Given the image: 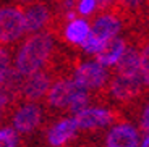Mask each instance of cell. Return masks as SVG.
Here are the masks:
<instances>
[{
	"label": "cell",
	"instance_id": "4fadbf2b",
	"mask_svg": "<svg viewBox=\"0 0 149 147\" xmlns=\"http://www.w3.org/2000/svg\"><path fill=\"white\" fill-rule=\"evenodd\" d=\"M115 74L122 78H141V50L136 45H128L122 58L115 65Z\"/></svg>",
	"mask_w": 149,
	"mask_h": 147
},
{
	"label": "cell",
	"instance_id": "e0dca14e",
	"mask_svg": "<svg viewBox=\"0 0 149 147\" xmlns=\"http://www.w3.org/2000/svg\"><path fill=\"white\" fill-rule=\"evenodd\" d=\"M18 146V134L13 128L0 129V147H16Z\"/></svg>",
	"mask_w": 149,
	"mask_h": 147
},
{
	"label": "cell",
	"instance_id": "7402d4cb",
	"mask_svg": "<svg viewBox=\"0 0 149 147\" xmlns=\"http://www.w3.org/2000/svg\"><path fill=\"white\" fill-rule=\"evenodd\" d=\"M117 0H96V3H97V10H101V11H107L110 7H113L115 5Z\"/></svg>",
	"mask_w": 149,
	"mask_h": 147
},
{
	"label": "cell",
	"instance_id": "484cf974",
	"mask_svg": "<svg viewBox=\"0 0 149 147\" xmlns=\"http://www.w3.org/2000/svg\"><path fill=\"white\" fill-rule=\"evenodd\" d=\"M5 110H7V108L0 105V121H2V118H3V113H5Z\"/></svg>",
	"mask_w": 149,
	"mask_h": 147
},
{
	"label": "cell",
	"instance_id": "6da1fadb",
	"mask_svg": "<svg viewBox=\"0 0 149 147\" xmlns=\"http://www.w3.org/2000/svg\"><path fill=\"white\" fill-rule=\"evenodd\" d=\"M54 53H55V41L52 33L44 31L33 34L23 42L21 49L16 53L15 68L23 76L34 74L52 62Z\"/></svg>",
	"mask_w": 149,
	"mask_h": 147
},
{
	"label": "cell",
	"instance_id": "7c38bea8",
	"mask_svg": "<svg viewBox=\"0 0 149 147\" xmlns=\"http://www.w3.org/2000/svg\"><path fill=\"white\" fill-rule=\"evenodd\" d=\"M78 132L74 118H62L47 129V142L50 147H63Z\"/></svg>",
	"mask_w": 149,
	"mask_h": 147
},
{
	"label": "cell",
	"instance_id": "d6986e66",
	"mask_svg": "<svg viewBox=\"0 0 149 147\" xmlns=\"http://www.w3.org/2000/svg\"><path fill=\"white\" fill-rule=\"evenodd\" d=\"M11 70V58L10 53L5 47H0V81L7 76V73Z\"/></svg>",
	"mask_w": 149,
	"mask_h": 147
},
{
	"label": "cell",
	"instance_id": "5bb4252c",
	"mask_svg": "<svg viewBox=\"0 0 149 147\" xmlns=\"http://www.w3.org/2000/svg\"><path fill=\"white\" fill-rule=\"evenodd\" d=\"M127 47H128V44L125 39H122V37H113V39L105 42L101 50L94 55V62H97L99 65L105 66V68L107 66H115L117 62L125 53Z\"/></svg>",
	"mask_w": 149,
	"mask_h": 147
},
{
	"label": "cell",
	"instance_id": "30bf717a",
	"mask_svg": "<svg viewBox=\"0 0 149 147\" xmlns=\"http://www.w3.org/2000/svg\"><path fill=\"white\" fill-rule=\"evenodd\" d=\"M120 31H122V19L113 11H110V13H104V15L94 18L89 34L93 37H96L99 42L105 44L113 37H118Z\"/></svg>",
	"mask_w": 149,
	"mask_h": 147
},
{
	"label": "cell",
	"instance_id": "3957f363",
	"mask_svg": "<svg viewBox=\"0 0 149 147\" xmlns=\"http://www.w3.org/2000/svg\"><path fill=\"white\" fill-rule=\"evenodd\" d=\"M79 91L81 87L74 83L73 78H58L45 96L44 103L50 112H68V107Z\"/></svg>",
	"mask_w": 149,
	"mask_h": 147
},
{
	"label": "cell",
	"instance_id": "5b68a950",
	"mask_svg": "<svg viewBox=\"0 0 149 147\" xmlns=\"http://www.w3.org/2000/svg\"><path fill=\"white\" fill-rule=\"evenodd\" d=\"M146 84L143 83V78H122V76H113L109 79V84L105 87L107 94H110V97L117 102L128 105L131 102L141 97V94L144 92Z\"/></svg>",
	"mask_w": 149,
	"mask_h": 147
},
{
	"label": "cell",
	"instance_id": "2e32d148",
	"mask_svg": "<svg viewBox=\"0 0 149 147\" xmlns=\"http://www.w3.org/2000/svg\"><path fill=\"white\" fill-rule=\"evenodd\" d=\"M89 92L84 91V89H81V91L74 96L73 102L70 103V107H68V113H71L74 116V115H78L79 112H83L84 108H88L89 107Z\"/></svg>",
	"mask_w": 149,
	"mask_h": 147
},
{
	"label": "cell",
	"instance_id": "ba28073f",
	"mask_svg": "<svg viewBox=\"0 0 149 147\" xmlns=\"http://www.w3.org/2000/svg\"><path fill=\"white\" fill-rule=\"evenodd\" d=\"M74 121L78 125V129H84V131H93V129H99L104 126L115 123L120 118L118 112L109 110L104 107H88L78 115H74Z\"/></svg>",
	"mask_w": 149,
	"mask_h": 147
},
{
	"label": "cell",
	"instance_id": "9a60e30c",
	"mask_svg": "<svg viewBox=\"0 0 149 147\" xmlns=\"http://www.w3.org/2000/svg\"><path fill=\"white\" fill-rule=\"evenodd\" d=\"M91 33V24L86 19L74 18L71 21H68L63 28V37L65 41L70 42L73 45H84V42L88 41Z\"/></svg>",
	"mask_w": 149,
	"mask_h": 147
},
{
	"label": "cell",
	"instance_id": "ac0fdd59",
	"mask_svg": "<svg viewBox=\"0 0 149 147\" xmlns=\"http://www.w3.org/2000/svg\"><path fill=\"white\" fill-rule=\"evenodd\" d=\"M141 78L146 87H149V42L141 49Z\"/></svg>",
	"mask_w": 149,
	"mask_h": 147
},
{
	"label": "cell",
	"instance_id": "d4e9b609",
	"mask_svg": "<svg viewBox=\"0 0 149 147\" xmlns=\"http://www.w3.org/2000/svg\"><path fill=\"white\" fill-rule=\"evenodd\" d=\"M16 2H18V3H21L23 7H24V5H28V3H31V2H34V0H16Z\"/></svg>",
	"mask_w": 149,
	"mask_h": 147
},
{
	"label": "cell",
	"instance_id": "cb8c5ba5",
	"mask_svg": "<svg viewBox=\"0 0 149 147\" xmlns=\"http://www.w3.org/2000/svg\"><path fill=\"white\" fill-rule=\"evenodd\" d=\"M141 147H149V134H146V137H144V141H143Z\"/></svg>",
	"mask_w": 149,
	"mask_h": 147
},
{
	"label": "cell",
	"instance_id": "ffe728a7",
	"mask_svg": "<svg viewBox=\"0 0 149 147\" xmlns=\"http://www.w3.org/2000/svg\"><path fill=\"white\" fill-rule=\"evenodd\" d=\"M76 10L81 16H89L97 10L96 0H78L76 2Z\"/></svg>",
	"mask_w": 149,
	"mask_h": 147
},
{
	"label": "cell",
	"instance_id": "603a6c76",
	"mask_svg": "<svg viewBox=\"0 0 149 147\" xmlns=\"http://www.w3.org/2000/svg\"><path fill=\"white\" fill-rule=\"evenodd\" d=\"M55 2L60 8H68V5H71L74 0H55Z\"/></svg>",
	"mask_w": 149,
	"mask_h": 147
},
{
	"label": "cell",
	"instance_id": "9c48e42d",
	"mask_svg": "<svg viewBox=\"0 0 149 147\" xmlns=\"http://www.w3.org/2000/svg\"><path fill=\"white\" fill-rule=\"evenodd\" d=\"M42 121V108L37 103H24L19 105L11 116L13 129L19 134L33 132Z\"/></svg>",
	"mask_w": 149,
	"mask_h": 147
},
{
	"label": "cell",
	"instance_id": "8fae6325",
	"mask_svg": "<svg viewBox=\"0 0 149 147\" xmlns=\"http://www.w3.org/2000/svg\"><path fill=\"white\" fill-rule=\"evenodd\" d=\"M138 129L123 121L112 126L110 131L107 132V137H105V146L107 147H138Z\"/></svg>",
	"mask_w": 149,
	"mask_h": 147
},
{
	"label": "cell",
	"instance_id": "7a4b0ae2",
	"mask_svg": "<svg viewBox=\"0 0 149 147\" xmlns=\"http://www.w3.org/2000/svg\"><path fill=\"white\" fill-rule=\"evenodd\" d=\"M57 73L58 71L55 66H50V68L45 66L37 73L24 76L21 87V100H24L26 103H36L44 100L55 79H58Z\"/></svg>",
	"mask_w": 149,
	"mask_h": 147
},
{
	"label": "cell",
	"instance_id": "277c9868",
	"mask_svg": "<svg viewBox=\"0 0 149 147\" xmlns=\"http://www.w3.org/2000/svg\"><path fill=\"white\" fill-rule=\"evenodd\" d=\"M73 79L81 89L89 92L107 87L110 74L105 66L99 65L97 62H88L74 68Z\"/></svg>",
	"mask_w": 149,
	"mask_h": 147
},
{
	"label": "cell",
	"instance_id": "44dd1931",
	"mask_svg": "<svg viewBox=\"0 0 149 147\" xmlns=\"http://www.w3.org/2000/svg\"><path fill=\"white\" fill-rule=\"evenodd\" d=\"M141 131L149 134V103L146 105V108L143 110V115H141Z\"/></svg>",
	"mask_w": 149,
	"mask_h": 147
},
{
	"label": "cell",
	"instance_id": "8992f818",
	"mask_svg": "<svg viewBox=\"0 0 149 147\" xmlns=\"http://www.w3.org/2000/svg\"><path fill=\"white\" fill-rule=\"evenodd\" d=\"M24 34V15L19 7L0 8V47L16 42Z\"/></svg>",
	"mask_w": 149,
	"mask_h": 147
},
{
	"label": "cell",
	"instance_id": "52a82bcc",
	"mask_svg": "<svg viewBox=\"0 0 149 147\" xmlns=\"http://www.w3.org/2000/svg\"><path fill=\"white\" fill-rule=\"evenodd\" d=\"M23 15H24V33L31 36L44 33V29L52 23V11L44 0H34L31 3L24 5Z\"/></svg>",
	"mask_w": 149,
	"mask_h": 147
}]
</instances>
